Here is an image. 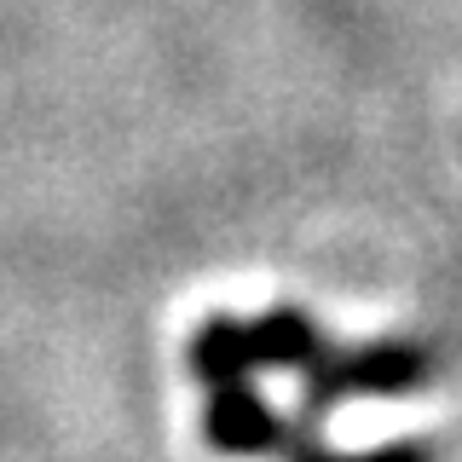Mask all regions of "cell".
<instances>
[{"label": "cell", "instance_id": "3957f363", "mask_svg": "<svg viewBox=\"0 0 462 462\" xmlns=\"http://www.w3.org/2000/svg\"><path fill=\"white\" fill-rule=\"evenodd\" d=\"M197 433L214 457L237 462H283L295 445L312 439V422H300V411H283L260 393L254 382H214L202 393Z\"/></svg>", "mask_w": 462, "mask_h": 462}, {"label": "cell", "instance_id": "7a4b0ae2", "mask_svg": "<svg viewBox=\"0 0 462 462\" xmlns=\"http://www.w3.org/2000/svg\"><path fill=\"white\" fill-rule=\"evenodd\" d=\"M300 382V422H324L329 411L353 399H416L439 382V346L422 336H370V341H329L307 370H295Z\"/></svg>", "mask_w": 462, "mask_h": 462}, {"label": "cell", "instance_id": "277c9868", "mask_svg": "<svg viewBox=\"0 0 462 462\" xmlns=\"http://www.w3.org/2000/svg\"><path fill=\"white\" fill-rule=\"evenodd\" d=\"M283 462H439V445L422 433H399V439H375V445H295Z\"/></svg>", "mask_w": 462, "mask_h": 462}, {"label": "cell", "instance_id": "6da1fadb", "mask_svg": "<svg viewBox=\"0 0 462 462\" xmlns=\"http://www.w3.org/2000/svg\"><path fill=\"white\" fill-rule=\"evenodd\" d=\"M329 346V329L318 324L307 307L278 300L260 312H208L185 336V375L202 387L214 382H254L266 370H307Z\"/></svg>", "mask_w": 462, "mask_h": 462}]
</instances>
